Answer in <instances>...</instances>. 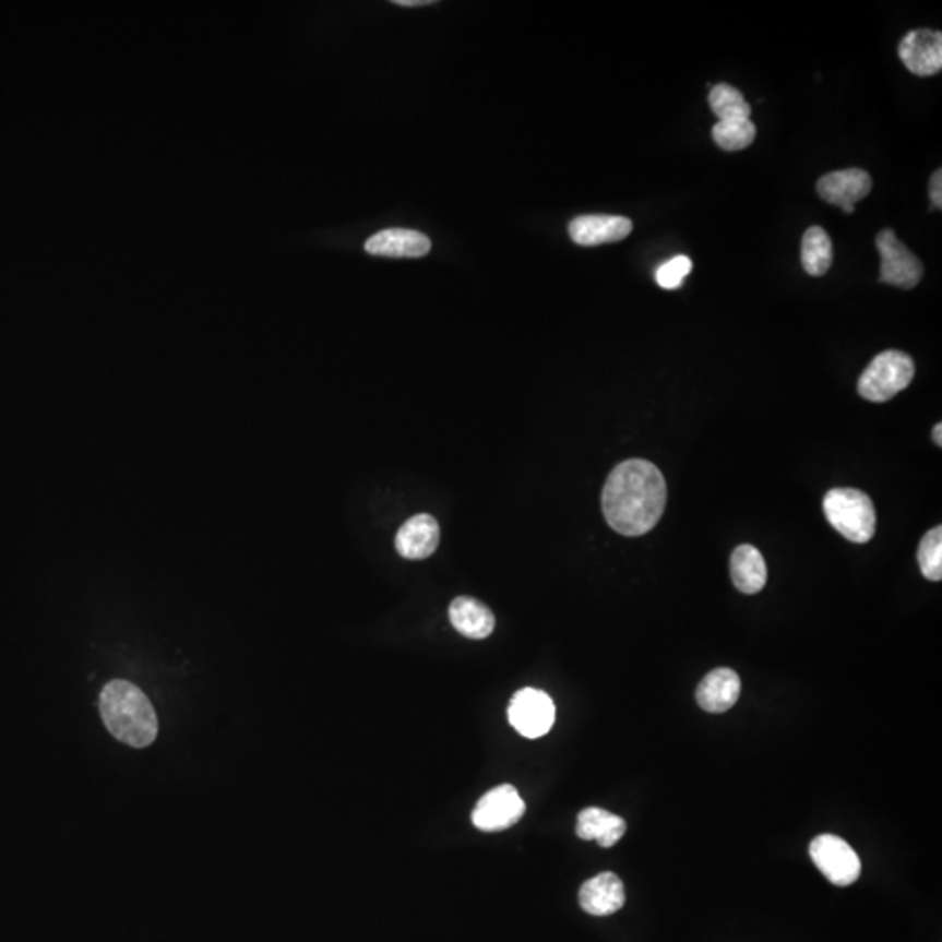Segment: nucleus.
Here are the masks:
<instances>
[{"mask_svg": "<svg viewBox=\"0 0 942 942\" xmlns=\"http://www.w3.org/2000/svg\"><path fill=\"white\" fill-rule=\"evenodd\" d=\"M877 248L882 257L880 282L894 287L911 290L923 278V264L906 245L895 236L894 230L885 229L877 236Z\"/></svg>", "mask_w": 942, "mask_h": 942, "instance_id": "423d86ee", "label": "nucleus"}, {"mask_svg": "<svg viewBox=\"0 0 942 942\" xmlns=\"http://www.w3.org/2000/svg\"><path fill=\"white\" fill-rule=\"evenodd\" d=\"M899 58L904 67L918 77L938 74L942 69L941 32L929 31V28L909 32L901 40Z\"/></svg>", "mask_w": 942, "mask_h": 942, "instance_id": "1a4fd4ad", "label": "nucleus"}, {"mask_svg": "<svg viewBox=\"0 0 942 942\" xmlns=\"http://www.w3.org/2000/svg\"><path fill=\"white\" fill-rule=\"evenodd\" d=\"M510 723L526 739H539L552 730L556 705L545 691L524 688L517 691L509 708Z\"/></svg>", "mask_w": 942, "mask_h": 942, "instance_id": "0eeeda50", "label": "nucleus"}, {"mask_svg": "<svg viewBox=\"0 0 942 942\" xmlns=\"http://www.w3.org/2000/svg\"><path fill=\"white\" fill-rule=\"evenodd\" d=\"M691 270H693V262L690 257H673L655 271V279L664 290H678Z\"/></svg>", "mask_w": 942, "mask_h": 942, "instance_id": "5701e85b", "label": "nucleus"}, {"mask_svg": "<svg viewBox=\"0 0 942 942\" xmlns=\"http://www.w3.org/2000/svg\"><path fill=\"white\" fill-rule=\"evenodd\" d=\"M708 105L719 121L728 119H751V105L742 93L730 84H716L708 93Z\"/></svg>", "mask_w": 942, "mask_h": 942, "instance_id": "aec40b11", "label": "nucleus"}, {"mask_svg": "<svg viewBox=\"0 0 942 942\" xmlns=\"http://www.w3.org/2000/svg\"><path fill=\"white\" fill-rule=\"evenodd\" d=\"M713 139L726 153L743 151V148H748L754 142V122L751 119L717 121L713 128Z\"/></svg>", "mask_w": 942, "mask_h": 942, "instance_id": "412c9836", "label": "nucleus"}, {"mask_svg": "<svg viewBox=\"0 0 942 942\" xmlns=\"http://www.w3.org/2000/svg\"><path fill=\"white\" fill-rule=\"evenodd\" d=\"M915 378V363L903 351L880 353L866 367L859 379V393L862 398L882 404L906 390Z\"/></svg>", "mask_w": 942, "mask_h": 942, "instance_id": "20e7f679", "label": "nucleus"}, {"mask_svg": "<svg viewBox=\"0 0 942 942\" xmlns=\"http://www.w3.org/2000/svg\"><path fill=\"white\" fill-rule=\"evenodd\" d=\"M942 171H934L932 175V179H930V201H932V208H941L942 206Z\"/></svg>", "mask_w": 942, "mask_h": 942, "instance_id": "b1692460", "label": "nucleus"}, {"mask_svg": "<svg viewBox=\"0 0 942 942\" xmlns=\"http://www.w3.org/2000/svg\"><path fill=\"white\" fill-rule=\"evenodd\" d=\"M667 504V484L660 469L644 460H629L609 474L603 491V512L623 536H643L658 524Z\"/></svg>", "mask_w": 942, "mask_h": 942, "instance_id": "f257e3e1", "label": "nucleus"}, {"mask_svg": "<svg viewBox=\"0 0 942 942\" xmlns=\"http://www.w3.org/2000/svg\"><path fill=\"white\" fill-rule=\"evenodd\" d=\"M396 550L405 559H426L433 556L440 544L439 522L428 513L414 515L400 527L395 539Z\"/></svg>", "mask_w": 942, "mask_h": 942, "instance_id": "f8f14e48", "label": "nucleus"}, {"mask_svg": "<svg viewBox=\"0 0 942 942\" xmlns=\"http://www.w3.org/2000/svg\"><path fill=\"white\" fill-rule=\"evenodd\" d=\"M632 232V220L621 215H580L569 224V236L580 247L617 243Z\"/></svg>", "mask_w": 942, "mask_h": 942, "instance_id": "9d476101", "label": "nucleus"}, {"mask_svg": "<svg viewBox=\"0 0 942 942\" xmlns=\"http://www.w3.org/2000/svg\"><path fill=\"white\" fill-rule=\"evenodd\" d=\"M524 813H526V803L522 801L517 789L510 784H504L482 796L475 807L472 821L478 830L496 833L517 824Z\"/></svg>", "mask_w": 942, "mask_h": 942, "instance_id": "6e6552de", "label": "nucleus"}, {"mask_svg": "<svg viewBox=\"0 0 942 942\" xmlns=\"http://www.w3.org/2000/svg\"><path fill=\"white\" fill-rule=\"evenodd\" d=\"M454 629L468 639H486L492 634L496 620L491 609L474 597H457L449 608Z\"/></svg>", "mask_w": 942, "mask_h": 942, "instance_id": "f3484780", "label": "nucleus"}, {"mask_svg": "<svg viewBox=\"0 0 942 942\" xmlns=\"http://www.w3.org/2000/svg\"><path fill=\"white\" fill-rule=\"evenodd\" d=\"M580 904L592 917H609L623 908L625 886L615 873L597 874L583 883Z\"/></svg>", "mask_w": 942, "mask_h": 942, "instance_id": "ddd939ff", "label": "nucleus"}, {"mask_svg": "<svg viewBox=\"0 0 942 942\" xmlns=\"http://www.w3.org/2000/svg\"><path fill=\"white\" fill-rule=\"evenodd\" d=\"M393 4L402 5V8H419V5L433 4V0H395Z\"/></svg>", "mask_w": 942, "mask_h": 942, "instance_id": "393cba45", "label": "nucleus"}, {"mask_svg": "<svg viewBox=\"0 0 942 942\" xmlns=\"http://www.w3.org/2000/svg\"><path fill=\"white\" fill-rule=\"evenodd\" d=\"M810 857L816 869L830 880L833 885L848 886L856 883L860 877L859 856L845 839L834 834H821L810 845Z\"/></svg>", "mask_w": 942, "mask_h": 942, "instance_id": "39448f33", "label": "nucleus"}, {"mask_svg": "<svg viewBox=\"0 0 942 942\" xmlns=\"http://www.w3.org/2000/svg\"><path fill=\"white\" fill-rule=\"evenodd\" d=\"M625 831V821L603 808H585L577 815V838L597 842L603 848L615 847Z\"/></svg>", "mask_w": 942, "mask_h": 942, "instance_id": "dca6fc26", "label": "nucleus"}, {"mask_svg": "<svg viewBox=\"0 0 942 942\" xmlns=\"http://www.w3.org/2000/svg\"><path fill=\"white\" fill-rule=\"evenodd\" d=\"M731 577L742 594H758L763 591L768 577V569L758 548L740 545L731 556Z\"/></svg>", "mask_w": 942, "mask_h": 942, "instance_id": "a211bd4d", "label": "nucleus"}, {"mask_svg": "<svg viewBox=\"0 0 942 942\" xmlns=\"http://www.w3.org/2000/svg\"><path fill=\"white\" fill-rule=\"evenodd\" d=\"M100 716L114 739L130 748H148L157 737V716L151 700L133 682L114 679L100 693Z\"/></svg>", "mask_w": 942, "mask_h": 942, "instance_id": "f03ea898", "label": "nucleus"}, {"mask_svg": "<svg viewBox=\"0 0 942 942\" xmlns=\"http://www.w3.org/2000/svg\"><path fill=\"white\" fill-rule=\"evenodd\" d=\"M366 250L390 259H419L431 250L430 238L414 229H384L367 239Z\"/></svg>", "mask_w": 942, "mask_h": 942, "instance_id": "2eb2a0df", "label": "nucleus"}, {"mask_svg": "<svg viewBox=\"0 0 942 942\" xmlns=\"http://www.w3.org/2000/svg\"><path fill=\"white\" fill-rule=\"evenodd\" d=\"M918 564L921 573L930 582H941L942 577V527L929 530L918 547Z\"/></svg>", "mask_w": 942, "mask_h": 942, "instance_id": "4be33fe9", "label": "nucleus"}, {"mask_svg": "<svg viewBox=\"0 0 942 942\" xmlns=\"http://www.w3.org/2000/svg\"><path fill=\"white\" fill-rule=\"evenodd\" d=\"M873 189V180L868 171L860 168L831 171L816 183V192L825 203L836 204L839 208L865 200Z\"/></svg>", "mask_w": 942, "mask_h": 942, "instance_id": "9b49d317", "label": "nucleus"}, {"mask_svg": "<svg viewBox=\"0 0 942 942\" xmlns=\"http://www.w3.org/2000/svg\"><path fill=\"white\" fill-rule=\"evenodd\" d=\"M833 241L822 227L813 226L801 241V264L810 276H824L833 265Z\"/></svg>", "mask_w": 942, "mask_h": 942, "instance_id": "6ab92c4d", "label": "nucleus"}, {"mask_svg": "<svg viewBox=\"0 0 942 942\" xmlns=\"http://www.w3.org/2000/svg\"><path fill=\"white\" fill-rule=\"evenodd\" d=\"M742 691V682H740L739 673L735 670L722 669L708 672L699 688H696V702L700 707L707 713L722 714L730 711L737 700L740 699Z\"/></svg>", "mask_w": 942, "mask_h": 942, "instance_id": "4468645a", "label": "nucleus"}, {"mask_svg": "<svg viewBox=\"0 0 942 942\" xmlns=\"http://www.w3.org/2000/svg\"><path fill=\"white\" fill-rule=\"evenodd\" d=\"M934 440H935V443H938V448H941V445H942V426L941 425H938L934 428Z\"/></svg>", "mask_w": 942, "mask_h": 942, "instance_id": "a878e982", "label": "nucleus"}, {"mask_svg": "<svg viewBox=\"0 0 942 942\" xmlns=\"http://www.w3.org/2000/svg\"><path fill=\"white\" fill-rule=\"evenodd\" d=\"M825 518L851 544H868L877 533V510L868 494L857 489H833L822 503Z\"/></svg>", "mask_w": 942, "mask_h": 942, "instance_id": "7ed1b4c3", "label": "nucleus"}]
</instances>
